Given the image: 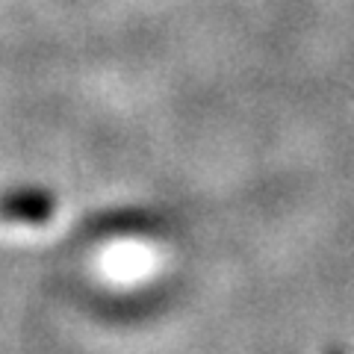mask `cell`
<instances>
[{
	"mask_svg": "<svg viewBox=\"0 0 354 354\" xmlns=\"http://www.w3.org/2000/svg\"><path fill=\"white\" fill-rule=\"evenodd\" d=\"M53 201L50 192L39 189H24V192H9L0 198V218L3 221H18V225H44L53 216Z\"/></svg>",
	"mask_w": 354,
	"mask_h": 354,
	"instance_id": "1",
	"label": "cell"
}]
</instances>
